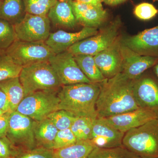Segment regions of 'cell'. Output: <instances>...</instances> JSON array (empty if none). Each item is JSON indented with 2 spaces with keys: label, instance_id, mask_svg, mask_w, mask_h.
Wrapping results in <instances>:
<instances>
[{
  "label": "cell",
  "instance_id": "7bdbcfd3",
  "mask_svg": "<svg viewBox=\"0 0 158 158\" xmlns=\"http://www.w3.org/2000/svg\"><path fill=\"white\" fill-rule=\"evenodd\" d=\"M0 1H1V2H2L3 0H0Z\"/></svg>",
  "mask_w": 158,
  "mask_h": 158
},
{
  "label": "cell",
  "instance_id": "7402d4cb",
  "mask_svg": "<svg viewBox=\"0 0 158 158\" xmlns=\"http://www.w3.org/2000/svg\"><path fill=\"white\" fill-rule=\"evenodd\" d=\"M26 13L23 0H3L0 6V19L13 25L22 20Z\"/></svg>",
  "mask_w": 158,
  "mask_h": 158
},
{
  "label": "cell",
  "instance_id": "4dcf8cb0",
  "mask_svg": "<svg viewBox=\"0 0 158 158\" xmlns=\"http://www.w3.org/2000/svg\"><path fill=\"white\" fill-rule=\"evenodd\" d=\"M77 142L76 138L70 128L59 131L54 141L53 150L68 147Z\"/></svg>",
  "mask_w": 158,
  "mask_h": 158
},
{
  "label": "cell",
  "instance_id": "603a6c76",
  "mask_svg": "<svg viewBox=\"0 0 158 158\" xmlns=\"http://www.w3.org/2000/svg\"><path fill=\"white\" fill-rule=\"evenodd\" d=\"M95 147L90 141H78L68 147L53 150L54 158H88Z\"/></svg>",
  "mask_w": 158,
  "mask_h": 158
},
{
  "label": "cell",
  "instance_id": "8992f818",
  "mask_svg": "<svg viewBox=\"0 0 158 158\" xmlns=\"http://www.w3.org/2000/svg\"><path fill=\"white\" fill-rule=\"evenodd\" d=\"M5 53L23 67L37 62L48 61L56 55L44 41L28 42L17 39Z\"/></svg>",
  "mask_w": 158,
  "mask_h": 158
},
{
  "label": "cell",
  "instance_id": "277c9868",
  "mask_svg": "<svg viewBox=\"0 0 158 158\" xmlns=\"http://www.w3.org/2000/svg\"><path fill=\"white\" fill-rule=\"evenodd\" d=\"M25 97L40 90H59L62 87L56 74L48 61L23 67L19 76Z\"/></svg>",
  "mask_w": 158,
  "mask_h": 158
},
{
  "label": "cell",
  "instance_id": "ab89813d",
  "mask_svg": "<svg viewBox=\"0 0 158 158\" xmlns=\"http://www.w3.org/2000/svg\"><path fill=\"white\" fill-rule=\"evenodd\" d=\"M6 112H5V111H3L2 110H0V115H2V114H4L5 113H6Z\"/></svg>",
  "mask_w": 158,
  "mask_h": 158
},
{
  "label": "cell",
  "instance_id": "ee69618b",
  "mask_svg": "<svg viewBox=\"0 0 158 158\" xmlns=\"http://www.w3.org/2000/svg\"><path fill=\"white\" fill-rule=\"evenodd\" d=\"M65 1H70V0H65Z\"/></svg>",
  "mask_w": 158,
  "mask_h": 158
},
{
  "label": "cell",
  "instance_id": "2e32d148",
  "mask_svg": "<svg viewBox=\"0 0 158 158\" xmlns=\"http://www.w3.org/2000/svg\"><path fill=\"white\" fill-rule=\"evenodd\" d=\"M120 46V39L118 38L112 45L94 56L97 65L106 78H111L121 72Z\"/></svg>",
  "mask_w": 158,
  "mask_h": 158
},
{
  "label": "cell",
  "instance_id": "ac0fdd59",
  "mask_svg": "<svg viewBox=\"0 0 158 158\" xmlns=\"http://www.w3.org/2000/svg\"><path fill=\"white\" fill-rule=\"evenodd\" d=\"M71 5L77 22L84 27L96 28L107 17V12L102 6H96L71 0Z\"/></svg>",
  "mask_w": 158,
  "mask_h": 158
},
{
  "label": "cell",
  "instance_id": "5b68a950",
  "mask_svg": "<svg viewBox=\"0 0 158 158\" xmlns=\"http://www.w3.org/2000/svg\"><path fill=\"white\" fill-rule=\"evenodd\" d=\"M59 90H40L24 97L16 111L28 116L34 121L47 118L49 115L59 110Z\"/></svg>",
  "mask_w": 158,
  "mask_h": 158
},
{
  "label": "cell",
  "instance_id": "d4e9b609",
  "mask_svg": "<svg viewBox=\"0 0 158 158\" xmlns=\"http://www.w3.org/2000/svg\"><path fill=\"white\" fill-rule=\"evenodd\" d=\"M94 119L88 117H75L70 129L77 141H90Z\"/></svg>",
  "mask_w": 158,
  "mask_h": 158
},
{
  "label": "cell",
  "instance_id": "ba28073f",
  "mask_svg": "<svg viewBox=\"0 0 158 158\" xmlns=\"http://www.w3.org/2000/svg\"><path fill=\"white\" fill-rule=\"evenodd\" d=\"M34 122L17 111L10 113L6 137L21 151L37 147L34 135Z\"/></svg>",
  "mask_w": 158,
  "mask_h": 158
},
{
  "label": "cell",
  "instance_id": "60d3db41",
  "mask_svg": "<svg viewBox=\"0 0 158 158\" xmlns=\"http://www.w3.org/2000/svg\"><path fill=\"white\" fill-rule=\"evenodd\" d=\"M154 2H158V0H153Z\"/></svg>",
  "mask_w": 158,
  "mask_h": 158
},
{
  "label": "cell",
  "instance_id": "e0dca14e",
  "mask_svg": "<svg viewBox=\"0 0 158 158\" xmlns=\"http://www.w3.org/2000/svg\"><path fill=\"white\" fill-rule=\"evenodd\" d=\"M98 33L96 28L84 27L79 32L69 33L63 30H59L51 33L45 41L55 54L67 51L69 47L76 43L91 37Z\"/></svg>",
  "mask_w": 158,
  "mask_h": 158
},
{
  "label": "cell",
  "instance_id": "83f0119b",
  "mask_svg": "<svg viewBox=\"0 0 158 158\" xmlns=\"http://www.w3.org/2000/svg\"><path fill=\"white\" fill-rule=\"evenodd\" d=\"M16 40L13 25L0 19V55L5 53Z\"/></svg>",
  "mask_w": 158,
  "mask_h": 158
},
{
  "label": "cell",
  "instance_id": "484cf974",
  "mask_svg": "<svg viewBox=\"0 0 158 158\" xmlns=\"http://www.w3.org/2000/svg\"><path fill=\"white\" fill-rule=\"evenodd\" d=\"M131 152L123 145L110 148L95 147L88 158H138Z\"/></svg>",
  "mask_w": 158,
  "mask_h": 158
},
{
  "label": "cell",
  "instance_id": "d6a6232c",
  "mask_svg": "<svg viewBox=\"0 0 158 158\" xmlns=\"http://www.w3.org/2000/svg\"><path fill=\"white\" fill-rule=\"evenodd\" d=\"M15 158H54L53 150L36 147L20 151Z\"/></svg>",
  "mask_w": 158,
  "mask_h": 158
},
{
  "label": "cell",
  "instance_id": "4fadbf2b",
  "mask_svg": "<svg viewBox=\"0 0 158 158\" xmlns=\"http://www.w3.org/2000/svg\"><path fill=\"white\" fill-rule=\"evenodd\" d=\"M120 50L122 57L121 73L133 81L153 67L158 61V58L156 57L141 56L121 43Z\"/></svg>",
  "mask_w": 158,
  "mask_h": 158
},
{
  "label": "cell",
  "instance_id": "b9f144b4",
  "mask_svg": "<svg viewBox=\"0 0 158 158\" xmlns=\"http://www.w3.org/2000/svg\"><path fill=\"white\" fill-rule=\"evenodd\" d=\"M2 2L0 1V6H1V4H2Z\"/></svg>",
  "mask_w": 158,
  "mask_h": 158
},
{
  "label": "cell",
  "instance_id": "5bb4252c",
  "mask_svg": "<svg viewBox=\"0 0 158 158\" xmlns=\"http://www.w3.org/2000/svg\"><path fill=\"white\" fill-rule=\"evenodd\" d=\"M125 133L110 124L105 118H97L93 121L90 141L95 147L110 148L123 146Z\"/></svg>",
  "mask_w": 158,
  "mask_h": 158
},
{
  "label": "cell",
  "instance_id": "9a60e30c",
  "mask_svg": "<svg viewBox=\"0 0 158 158\" xmlns=\"http://www.w3.org/2000/svg\"><path fill=\"white\" fill-rule=\"evenodd\" d=\"M158 118L153 111L139 108L133 111L105 118L112 126L122 132L139 127L153 119Z\"/></svg>",
  "mask_w": 158,
  "mask_h": 158
},
{
  "label": "cell",
  "instance_id": "f546056e",
  "mask_svg": "<svg viewBox=\"0 0 158 158\" xmlns=\"http://www.w3.org/2000/svg\"><path fill=\"white\" fill-rule=\"evenodd\" d=\"M58 131L70 128L75 117L67 111L58 110L55 111L48 116Z\"/></svg>",
  "mask_w": 158,
  "mask_h": 158
},
{
  "label": "cell",
  "instance_id": "f1b7e54d",
  "mask_svg": "<svg viewBox=\"0 0 158 158\" xmlns=\"http://www.w3.org/2000/svg\"><path fill=\"white\" fill-rule=\"evenodd\" d=\"M58 0H23L26 12L34 15L47 16L51 8Z\"/></svg>",
  "mask_w": 158,
  "mask_h": 158
},
{
  "label": "cell",
  "instance_id": "9c48e42d",
  "mask_svg": "<svg viewBox=\"0 0 158 158\" xmlns=\"http://www.w3.org/2000/svg\"><path fill=\"white\" fill-rule=\"evenodd\" d=\"M50 23L47 16L27 13L23 19L13 27L18 40L45 42L51 34Z\"/></svg>",
  "mask_w": 158,
  "mask_h": 158
},
{
  "label": "cell",
  "instance_id": "30bf717a",
  "mask_svg": "<svg viewBox=\"0 0 158 158\" xmlns=\"http://www.w3.org/2000/svg\"><path fill=\"white\" fill-rule=\"evenodd\" d=\"M62 86L79 83H91L79 68L72 54L65 51L49 60Z\"/></svg>",
  "mask_w": 158,
  "mask_h": 158
},
{
  "label": "cell",
  "instance_id": "bcb514c9",
  "mask_svg": "<svg viewBox=\"0 0 158 158\" xmlns=\"http://www.w3.org/2000/svg\"></svg>",
  "mask_w": 158,
  "mask_h": 158
},
{
  "label": "cell",
  "instance_id": "cb8c5ba5",
  "mask_svg": "<svg viewBox=\"0 0 158 158\" xmlns=\"http://www.w3.org/2000/svg\"><path fill=\"white\" fill-rule=\"evenodd\" d=\"M74 56L79 68L92 83H102L106 79L97 65L94 56L78 55Z\"/></svg>",
  "mask_w": 158,
  "mask_h": 158
},
{
  "label": "cell",
  "instance_id": "52a82bcc",
  "mask_svg": "<svg viewBox=\"0 0 158 158\" xmlns=\"http://www.w3.org/2000/svg\"><path fill=\"white\" fill-rule=\"evenodd\" d=\"M121 25L119 17L116 18L100 32L74 44L67 51L73 56L88 55L94 56L110 47L118 38Z\"/></svg>",
  "mask_w": 158,
  "mask_h": 158
},
{
  "label": "cell",
  "instance_id": "8fae6325",
  "mask_svg": "<svg viewBox=\"0 0 158 158\" xmlns=\"http://www.w3.org/2000/svg\"><path fill=\"white\" fill-rule=\"evenodd\" d=\"M133 93L139 107L152 110L158 116V82L155 79L142 74L134 80Z\"/></svg>",
  "mask_w": 158,
  "mask_h": 158
},
{
  "label": "cell",
  "instance_id": "44dd1931",
  "mask_svg": "<svg viewBox=\"0 0 158 158\" xmlns=\"http://www.w3.org/2000/svg\"><path fill=\"white\" fill-rule=\"evenodd\" d=\"M0 88L7 97L11 112L16 111L25 97L23 88L19 77L0 82Z\"/></svg>",
  "mask_w": 158,
  "mask_h": 158
},
{
  "label": "cell",
  "instance_id": "74e56055",
  "mask_svg": "<svg viewBox=\"0 0 158 158\" xmlns=\"http://www.w3.org/2000/svg\"><path fill=\"white\" fill-rule=\"evenodd\" d=\"M127 0H102V2L108 6H114L124 2Z\"/></svg>",
  "mask_w": 158,
  "mask_h": 158
},
{
  "label": "cell",
  "instance_id": "f35d334b",
  "mask_svg": "<svg viewBox=\"0 0 158 158\" xmlns=\"http://www.w3.org/2000/svg\"><path fill=\"white\" fill-rule=\"evenodd\" d=\"M153 69L155 73L156 76L157 77L158 80V61L154 66H153Z\"/></svg>",
  "mask_w": 158,
  "mask_h": 158
},
{
  "label": "cell",
  "instance_id": "1f68e13d",
  "mask_svg": "<svg viewBox=\"0 0 158 158\" xmlns=\"http://www.w3.org/2000/svg\"><path fill=\"white\" fill-rule=\"evenodd\" d=\"M134 13L136 17L141 20L147 21L152 19L158 13V10L152 4L143 2L135 7Z\"/></svg>",
  "mask_w": 158,
  "mask_h": 158
},
{
  "label": "cell",
  "instance_id": "d590c367",
  "mask_svg": "<svg viewBox=\"0 0 158 158\" xmlns=\"http://www.w3.org/2000/svg\"><path fill=\"white\" fill-rule=\"evenodd\" d=\"M0 110L6 112L11 113L9 101L6 94L0 88Z\"/></svg>",
  "mask_w": 158,
  "mask_h": 158
},
{
  "label": "cell",
  "instance_id": "7c38bea8",
  "mask_svg": "<svg viewBox=\"0 0 158 158\" xmlns=\"http://www.w3.org/2000/svg\"><path fill=\"white\" fill-rule=\"evenodd\" d=\"M123 45L139 55L158 58V25L120 39Z\"/></svg>",
  "mask_w": 158,
  "mask_h": 158
},
{
  "label": "cell",
  "instance_id": "d6986e66",
  "mask_svg": "<svg viewBox=\"0 0 158 158\" xmlns=\"http://www.w3.org/2000/svg\"><path fill=\"white\" fill-rule=\"evenodd\" d=\"M70 1L58 0L50 9L47 16L53 25L67 28H73L76 25L77 22Z\"/></svg>",
  "mask_w": 158,
  "mask_h": 158
},
{
  "label": "cell",
  "instance_id": "836d02e7",
  "mask_svg": "<svg viewBox=\"0 0 158 158\" xmlns=\"http://www.w3.org/2000/svg\"><path fill=\"white\" fill-rule=\"evenodd\" d=\"M20 151L6 136L0 138V158H15Z\"/></svg>",
  "mask_w": 158,
  "mask_h": 158
},
{
  "label": "cell",
  "instance_id": "3957f363",
  "mask_svg": "<svg viewBox=\"0 0 158 158\" xmlns=\"http://www.w3.org/2000/svg\"><path fill=\"white\" fill-rule=\"evenodd\" d=\"M123 145L139 158H158V118L125 134Z\"/></svg>",
  "mask_w": 158,
  "mask_h": 158
},
{
  "label": "cell",
  "instance_id": "f6af8a7d",
  "mask_svg": "<svg viewBox=\"0 0 158 158\" xmlns=\"http://www.w3.org/2000/svg\"></svg>",
  "mask_w": 158,
  "mask_h": 158
},
{
  "label": "cell",
  "instance_id": "ffe728a7",
  "mask_svg": "<svg viewBox=\"0 0 158 158\" xmlns=\"http://www.w3.org/2000/svg\"><path fill=\"white\" fill-rule=\"evenodd\" d=\"M58 131L48 118L40 121H35L34 131L37 147L53 150L54 141Z\"/></svg>",
  "mask_w": 158,
  "mask_h": 158
},
{
  "label": "cell",
  "instance_id": "8d00e7d4",
  "mask_svg": "<svg viewBox=\"0 0 158 158\" xmlns=\"http://www.w3.org/2000/svg\"><path fill=\"white\" fill-rule=\"evenodd\" d=\"M80 2L90 4L96 6H102V0H76Z\"/></svg>",
  "mask_w": 158,
  "mask_h": 158
},
{
  "label": "cell",
  "instance_id": "7a4b0ae2",
  "mask_svg": "<svg viewBox=\"0 0 158 158\" xmlns=\"http://www.w3.org/2000/svg\"><path fill=\"white\" fill-rule=\"evenodd\" d=\"M100 83H79L63 85L58 92L59 110H64L75 117L98 118L96 102Z\"/></svg>",
  "mask_w": 158,
  "mask_h": 158
},
{
  "label": "cell",
  "instance_id": "e575fe53",
  "mask_svg": "<svg viewBox=\"0 0 158 158\" xmlns=\"http://www.w3.org/2000/svg\"><path fill=\"white\" fill-rule=\"evenodd\" d=\"M10 112H6L0 115V138L6 137L9 127Z\"/></svg>",
  "mask_w": 158,
  "mask_h": 158
},
{
  "label": "cell",
  "instance_id": "6da1fadb",
  "mask_svg": "<svg viewBox=\"0 0 158 158\" xmlns=\"http://www.w3.org/2000/svg\"><path fill=\"white\" fill-rule=\"evenodd\" d=\"M134 81L119 73L100 83L96 105L98 118H106L140 108L133 93Z\"/></svg>",
  "mask_w": 158,
  "mask_h": 158
},
{
  "label": "cell",
  "instance_id": "4316f807",
  "mask_svg": "<svg viewBox=\"0 0 158 158\" xmlns=\"http://www.w3.org/2000/svg\"><path fill=\"white\" fill-rule=\"evenodd\" d=\"M22 69L5 53L0 55V82L19 77Z\"/></svg>",
  "mask_w": 158,
  "mask_h": 158
}]
</instances>
